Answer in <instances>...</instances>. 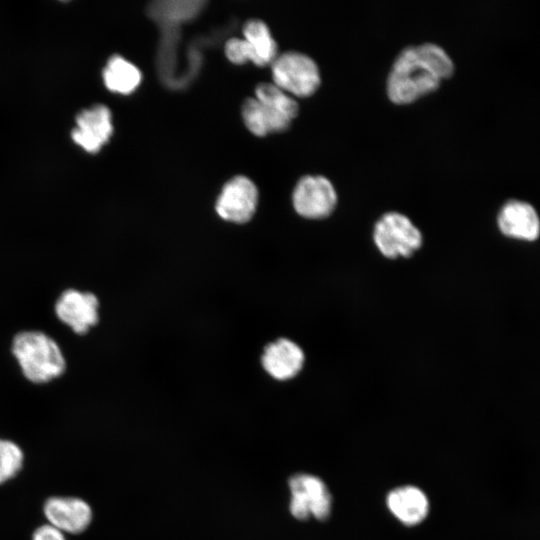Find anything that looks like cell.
<instances>
[{
	"label": "cell",
	"instance_id": "cell-11",
	"mask_svg": "<svg viewBox=\"0 0 540 540\" xmlns=\"http://www.w3.org/2000/svg\"><path fill=\"white\" fill-rule=\"evenodd\" d=\"M44 513L49 525L72 534L83 532L92 519L90 506L76 497L50 498L44 506Z\"/></svg>",
	"mask_w": 540,
	"mask_h": 540
},
{
	"label": "cell",
	"instance_id": "cell-6",
	"mask_svg": "<svg viewBox=\"0 0 540 540\" xmlns=\"http://www.w3.org/2000/svg\"><path fill=\"white\" fill-rule=\"evenodd\" d=\"M292 202L298 214L306 218L328 216L337 203V193L332 182L323 175L303 176L296 184Z\"/></svg>",
	"mask_w": 540,
	"mask_h": 540
},
{
	"label": "cell",
	"instance_id": "cell-17",
	"mask_svg": "<svg viewBox=\"0 0 540 540\" xmlns=\"http://www.w3.org/2000/svg\"><path fill=\"white\" fill-rule=\"evenodd\" d=\"M199 1L158 2L151 8V15L165 24H175L194 17L201 9Z\"/></svg>",
	"mask_w": 540,
	"mask_h": 540
},
{
	"label": "cell",
	"instance_id": "cell-10",
	"mask_svg": "<svg viewBox=\"0 0 540 540\" xmlns=\"http://www.w3.org/2000/svg\"><path fill=\"white\" fill-rule=\"evenodd\" d=\"M112 131L110 110L104 105H95L78 114L71 135L73 141L85 151L95 153L109 140Z\"/></svg>",
	"mask_w": 540,
	"mask_h": 540
},
{
	"label": "cell",
	"instance_id": "cell-12",
	"mask_svg": "<svg viewBox=\"0 0 540 540\" xmlns=\"http://www.w3.org/2000/svg\"><path fill=\"white\" fill-rule=\"evenodd\" d=\"M304 363L302 349L289 339H279L264 351L262 364L275 379L287 380L298 374Z\"/></svg>",
	"mask_w": 540,
	"mask_h": 540
},
{
	"label": "cell",
	"instance_id": "cell-13",
	"mask_svg": "<svg viewBox=\"0 0 540 540\" xmlns=\"http://www.w3.org/2000/svg\"><path fill=\"white\" fill-rule=\"evenodd\" d=\"M242 117L248 130L256 136L285 130L292 121L271 105L256 98H249L243 103Z\"/></svg>",
	"mask_w": 540,
	"mask_h": 540
},
{
	"label": "cell",
	"instance_id": "cell-18",
	"mask_svg": "<svg viewBox=\"0 0 540 540\" xmlns=\"http://www.w3.org/2000/svg\"><path fill=\"white\" fill-rule=\"evenodd\" d=\"M255 98L265 102L290 119H294L298 112L296 100L287 92L271 83H263L257 86Z\"/></svg>",
	"mask_w": 540,
	"mask_h": 540
},
{
	"label": "cell",
	"instance_id": "cell-20",
	"mask_svg": "<svg viewBox=\"0 0 540 540\" xmlns=\"http://www.w3.org/2000/svg\"><path fill=\"white\" fill-rule=\"evenodd\" d=\"M225 54L235 64H243L246 61L254 63V55L243 38L230 39L225 45Z\"/></svg>",
	"mask_w": 540,
	"mask_h": 540
},
{
	"label": "cell",
	"instance_id": "cell-2",
	"mask_svg": "<svg viewBox=\"0 0 540 540\" xmlns=\"http://www.w3.org/2000/svg\"><path fill=\"white\" fill-rule=\"evenodd\" d=\"M24 377L35 384L48 383L66 369L63 352L54 339L41 331H21L11 343Z\"/></svg>",
	"mask_w": 540,
	"mask_h": 540
},
{
	"label": "cell",
	"instance_id": "cell-1",
	"mask_svg": "<svg viewBox=\"0 0 540 540\" xmlns=\"http://www.w3.org/2000/svg\"><path fill=\"white\" fill-rule=\"evenodd\" d=\"M454 71L448 53L431 42L404 48L394 60L387 78V94L399 104L409 103L436 89Z\"/></svg>",
	"mask_w": 540,
	"mask_h": 540
},
{
	"label": "cell",
	"instance_id": "cell-4",
	"mask_svg": "<svg viewBox=\"0 0 540 540\" xmlns=\"http://www.w3.org/2000/svg\"><path fill=\"white\" fill-rule=\"evenodd\" d=\"M374 242L388 258L410 256L422 244V234L413 222L399 212L384 214L375 224Z\"/></svg>",
	"mask_w": 540,
	"mask_h": 540
},
{
	"label": "cell",
	"instance_id": "cell-8",
	"mask_svg": "<svg viewBox=\"0 0 540 540\" xmlns=\"http://www.w3.org/2000/svg\"><path fill=\"white\" fill-rule=\"evenodd\" d=\"M258 201V191L254 183L244 176H236L228 181L216 203V211L224 220L244 223L253 216Z\"/></svg>",
	"mask_w": 540,
	"mask_h": 540
},
{
	"label": "cell",
	"instance_id": "cell-7",
	"mask_svg": "<svg viewBox=\"0 0 540 540\" xmlns=\"http://www.w3.org/2000/svg\"><path fill=\"white\" fill-rule=\"evenodd\" d=\"M99 302L90 292H81L70 288L64 290L55 303L57 318L78 335H83L96 325Z\"/></svg>",
	"mask_w": 540,
	"mask_h": 540
},
{
	"label": "cell",
	"instance_id": "cell-15",
	"mask_svg": "<svg viewBox=\"0 0 540 540\" xmlns=\"http://www.w3.org/2000/svg\"><path fill=\"white\" fill-rule=\"evenodd\" d=\"M243 39L254 55V64H272L277 57V44L267 25L260 20H250L243 28Z\"/></svg>",
	"mask_w": 540,
	"mask_h": 540
},
{
	"label": "cell",
	"instance_id": "cell-19",
	"mask_svg": "<svg viewBox=\"0 0 540 540\" xmlns=\"http://www.w3.org/2000/svg\"><path fill=\"white\" fill-rule=\"evenodd\" d=\"M23 464V452L18 445L0 439V484L14 477Z\"/></svg>",
	"mask_w": 540,
	"mask_h": 540
},
{
	"label": "cell",
	"instance_id": "cell-14",
	"mask_svg": "<svg viewBox=\"0 0 540 540\" xmlns=\"http://www.w3.org/2000/svg\"><path fill=\"white\" fill-rule=\"evenodd\" d=\"M387 505L390 511L404 524L415 525L428 513L429 503L425 494L413 486L394 489L388 494Z\"/></svg>",
	"mask_w": 540,
	"mask_h": 540
},
{
	"label": "cell",
	"instance_id": "cell-16",
	"mask_svg": "<svg viewBox=\"0 0 540 540\" xmlns=\"http://www.w3.org/2000/svg\"><path fill=\"white\" fill-rule=\"evenodd\" d=\"M103 79L110 91L126 95L138 87L141 73L135 65L123 57L113 56L104 68Z\"/></svg>",
	"mask_w": 540,
	"mask_h": 540
},
{
	"label": "cell",
	"instance_id": "cell-9",
	"mask_svg": "<svg viewBox=\"0 0 540 540\" xmlns=\"http://www.w3.org/2000/svg\"><path fill=\"white\" fill-rule=\"evenodd\" d=\"M500 232L511 239L532 242L540 236V217L536 208L529 202L510 199L497 214Z\"/></svg>",
	"mask_w": 540,
	"mask_h": 540
},
{
	"label": "cell",
	"instance_id": "cell-5",
	"mask_svg": "<svg viewBox=\"0 0 540 540\" xmlns=\"http://www.w3.org/2000/svg\"><path fill=\"white\" fill-rule=\"evenodd\" d=\"M290 511L300 520L313 515L326 519L331 510V496L323 481L313 475L297 474L290 478Z\"/></svg>",
	"mask_w": 540,
	"mask_h": 540
},
{
	"label": "cell",
	"instance_id": "cell-21",
	"mask_svg": "<svg viewBox=\"0 0 540 540\" xmlns=\"http://www.w3.org/2000/svg\"><path fill=\"white\" fill-rule=\"evenodd\" d=\"M33 540H66L63 533L51 525L39 527L34 535Z\"/></svg>",
	"mask_w": 540,
	"mask_h": 540
},
{
	"label": "cell",
	"instance_id": "cell-3",
	"mask_svg": "<svg viewBox=\"0 0 540 540\" xmlns=\"http://www.w3.org/2000/svg\"><path fill=\"white\" fill-rule=\"evenodd\" d=\"M271 65L274 84L291 96H309L320 85L319 67L304 53L284 52L277 55Z\"/></svg>",
	"mask_w": 540,
	"mask_h": 540
}]
</instances>
